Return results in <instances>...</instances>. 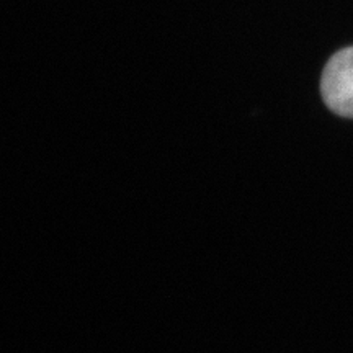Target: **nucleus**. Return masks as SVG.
<instances>
[{"mask_svg": "<svg viewBox=\"0 0 353 353\" xmlns=\"http://www.w3.org/2000/svg\"><path fill=\"white\" fill-rule=\"evenodd\" d=\"M321 94L334 113L353 118V48L330 57L322 72Z\"/></svg>", "mask_w": 353, "mask_h": 353, "instance_id": "nucleus-1", "label": "nucleus"}]
</instances>
